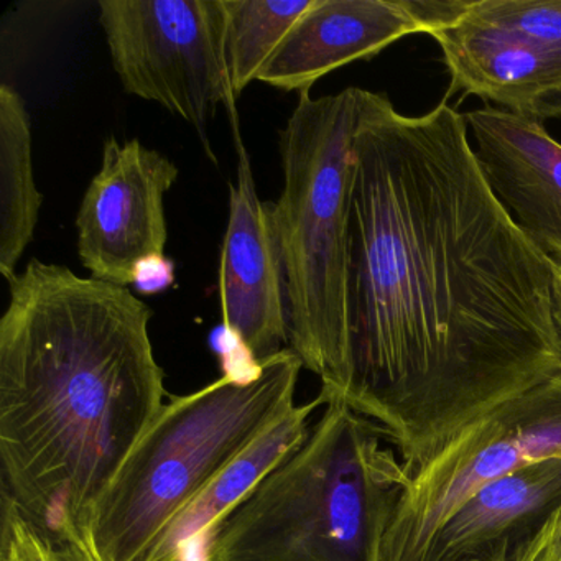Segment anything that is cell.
Returning <instances> with one entry per match:
<instances>
[{"mask_svg":"<svg viewBox=\"0 0 561 561\" xmlns=\"http://www.w3.org/2000/svg\"><path fill=\"white\" fill-rule=\"evenodd\" d=\"M520 548V547H518ZM517 548V550H518ZM515 550V551H517ZM515 551H507V553L499 554V557L492 558L491 561H514Z\"/></svg>","mask_w":561,"mask_h":561,"instance_id":"obj_22","label":"cell"},{"mask_svg":"<svg viewBox=\"0 0 561 561\" xmlns=\"http://www.w3.org/2000/svg\"><path fill=\"white\" fill-rule=\"evenodd\" d=\"M8 284L2 495L45 527L84 524L165 405L153 311L129 288L38 259Z\"/></svg>","mask_w":561,"mask_h":561,"instance_id":"obj_2","label":"cell"},{"mask_svg":"<svg viewBox=\"0 0 561 561\" xmlns=\"http://www.w3.org/2000/svg\"><path fill=\"white\" fill-rule=\"evenodd\" d=\"M180 170L137 139L104 142L103 162L77 216L78 255L91 277L129 288L144 265L163 261L169 229L163 198Z\"/></svg>","mask_w":561,"mask_h":561,"instance_id":"obj_8","label":"cell"},{"mask_svg":"<svg viewBox=\"0 0 561 561\" xmlns=\"http://www.w3.org/2000/svg\"><path fill=\"white\" fill-rule=\"evenodd\" d=\"M327 397L295 405L245 448L208 488L203 489L157 537L142 561H193L213 528L290 455L310 433L314 412L327 407Z\"/></svg>","mask_w":561,"mask_h":561,"instance_id":"obj_14","label":"cell"},{"mask_svg":"<svg viewBox=\"0 0 561 561\" xmlns=\"http://www.w3.org/2000/svg\"><path fill=\"white\" fill-rule=\"evenodd\" d=\"M2 561H103L80 522L45 527L2 495Z\"/></svg>","mask_w":561,"mask_h":561,"instance_id":"obj_17","label":"cell"},{"mask_svg":"<svg viewBox=\"0 0 561 561\" xmlns=\"http://www.w3.org/2000/svg\"><path fill=\"white\" fill-rule=\"evenodd\" d=\"M238 182L229 185V221L219 268L225 330L245 356L261 364L290 350L287 295L274 222V203L261 202L251 159L231 119Z\"/></svg>","mask_w":561,"mask_h":561,"instance_id":"obj_9","label":"cell"},{"mask_svg":"<svg viewBox=\"0 0 561 561\" xmlns=\"http://www.w3.org/2000/svg\"><path fill=\"white\" fill-rule=\"evenodd\" d=\"M561 456V373L466 425L409 469L382 561H423L445 522L484 485Z\"/></svg>","mask_w":561,"mask_h":561,"instance_id":"obj_6","label":"cell"},{"mask_svg":"<svg viewBox=\"0 0 561 561\" xmlns=\"http://www.w3.org/2000/svg\"><path fill=\"white\" fill-rule=\"evenodd\" d=\"M465 18L561 50V0H471Z\"/></svg>","mask_w":561,"mask_h":561,"instance_id":"obj_18","label":"cell"},{"mask_svg":"<svg viewBox=\"0 0 561 561\" xmlns=\"http://www.w3.org/2000/svg\"><path fill=\"white\" fill-rule=\"evenodd\" d=\"M379 425L330 400L300 446L213 528L198 561H382L409 469Z\"/></svg>","mask_w":561,"mask_h":561,"instance_id":"obj_3","label":"cell"},{"mask_svg":"<svg viewBox=\"0 0 561 561\" xmlns=\"http://www.w3.org/2000/svg\"><path fill=\"white\" fill-rule=\"evenodd\" d=\"M114 71L133 96L192 124L206 144L219 106L238 114L222 0H100Z\"/></svg>","mask_w":561,"mask_h":561,"instance_id":"obj_7","label":"cell"},{"mask_svg":"<svg viewBox=\"0 0 561 561\" xmlns=\"http://www.w3.org/2000/svg\"><path fill=\"white\" fill-rule=\"evenodd\" d=\"M554 321H557L558 333L561 340V268L554 271L553 284Z\"/></svg>","mask_w":561,"mask_h":561,"instance_id":"obj_21","label":"cell"},{"mask_svg":"<svg viewBox=\"0 0 561 561\" xmlns=\"http://www.w3.org/2000/svg\"><path fill=\"white\" fill-rule=\"evenodd\" d=\"M561 504V456L484 485L433 538L423 561H491L515 551Z\"/></svg>","mask_w":561,"mask_h":561,"instance_id":"obj_13","label":"cell"},{"mask_svg":"<svg viewBox=\"0 0 561 561\" xmlns=\"http://www.w3.org/2000/svg\"><path fill=\"white\" fill-rule=\"evenodd\" d=\"M451 88L525 119L561 117V50L462 19L432 35Z\"/></svg>","mask_w":561,"mask_h":561,"instance_id":"obj_11","label":"cell"},{"mask_svg":"<svg viewBox=\"0 0 561 561\" xmlns=\"http://www.w3.org/2000/svg\"><path fill=\"white\" fill-rule=\"evenodd\" d=\"M514 561H561V504L534 538L515 551Z\"/></svg>","mask_w":561,"mask_h":561,"instance_id":"obj_20","label":"cell"},{"mask_svg":"<svg viewBox=\"0 0 561 561\" xmlns=\"http://www.w3.org/2000/svg\"><path fill=\"white\" fill-rule=\"evenodd\" d=\"M423 34L403 0H314L272 55L257 81L310 93L337 68L369 60L407 35Z\"/></svg>","mask_w":561,"mask_h":561,"instance_id":"obj_12","label":"cell"},{"mask_svg":"<svg viewBox=\"0 0 561 561\" xmlns=\"http://www.w3.org/2000/svg\"><path fill=\"white\" fill-rule=\"evenodd\" d=\"M554 271L489 186L465 114L442 103L405 116L359 88L346 369L330 400L415 468L561 373Z\"/></svg>","mask_w":561,"mask_h":561,"instance_id":"obj_1","label":"cell"},{"mask_svg":"<svg viewBox=\"0 0 561 561\" xmlns=\"http://www.w3.org/2000/svg\"><path fill=\"white\" fill-rule=\"evenodd\" d=\"M301 369L285 350L172 397L84 522L103 561H142L163 528L294 409Z\"/></svg>","mask_w":561,"mask_h":561,"instance_id":"obj_4","label":"cell"},{"mask_svg":"<svg viewBox=\"0 0 561 561\" xmlns=\"http://www.w3.org/2000/svg\"><path fill=\"white\" fill-rule=\"evenodd\" d=\"M44 196L32 163V124L24 98L0 87V274L15 277V268L34 239Z\"/></svg>","mask_w":561,"mask_h":561,"instance_id":"obj_15","label":"cell"},{"mask_svg":"<svg viewBox=\"0 0 561 561\" xmlns=\"http://www.w3.org/2000/svg\"><path fill=\"white\" fill-rule=\"evenodd\" d=\"M314 0H222L225 51L236 98L257 81L298 19Z\"/></svg>","mask_w":561,"mask_h":561,"instance_id":"obj_16","label":"cell"},{"mask_svg":"<svg viewBox=\"0 0 561 561\" xmlns=\"http://www.w3.org/2000/svg\"><path fill=\"white\" fill-rule=\"evenodd\" d=\"M423 34L435 35L465 19L471 0H403Z\"/></svg>","mask_w":561,"mask_h":561,"instance_id":"obj_19","label":"cell"},{"mask_svg":"<svg viewBox=\"0 0 561 561\" xmlns=\"http://www.w3.org/2000/svg\"><path fill=\"white\" fill-rule=\"evenodd\" d=\"M465 121L492 192L525 238L561 268V144L538 121L497 107L471 111Z\"/></svg>","mask_w":561,"mask_h":561,"instance_id":"obj_10","label":"cell"},{"mask_svg":"<svg viewBox=\"0 0 561 561\" xmlns=\"http://www.w3.org/2000/svg\"><path fill=\"white\" fill-rule=\"evenodd\" d=\"M359 88L301 93L278 134L284 190L274 203L290 350L336 396L347 350L350 188Z\"/></svg>","mask_w":561,"mask_h":561,"instance_id":"obj_5","label":"cell"}]
</instances>
